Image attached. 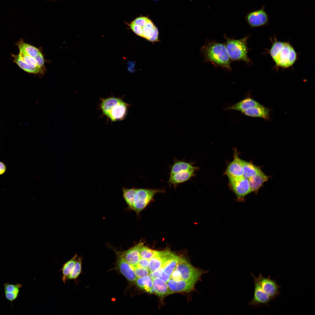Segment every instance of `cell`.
Here are the masks:
<instances>
[{
    "mask_svg": "<svg viewBox=\"0 0 315 315\" xmlns=\"http://www.w3.org/2000/svg\"><path fill=\"white\" fill-rule=\"evenodd\" d=\"M201 51L205 61L210 62L215 67L231 70L232 61L225 44L208 41L201 47Z\"/></svg>",
    "mask_w": 315,
    "mask_h": 315,
    "instance_id": "1",
    "label": "cell"
},
{
    "mask_svg": "<svg viewBox=\"0 0 315 315\" xmlns=\"http://www.w3.org/2000/svg\"><path fill=\"white\" fill-rule=\"evenodd\" d=\"M270 55L277 66L286 68L293 66L297 58V54L288 42L275 40L270 50Z\"/></svg>",
    "mask_w": 315,
    "mask_h": 315,
    "instance_id": "2",
    "label": "cell"
},
{
    "mask_svg": "<svg viewBox=\"0 0 315 315\" xmlns=\"http://www.w3.org/2000/svg\"><path fill=\"white\" fill-rule=\"evenodd\" d=\"M224 37L226 40L225 44L232 61H243L247 64L252 63L248 55L249 36L238 39L230 38L225 35Z\"/></svg>",
    "mask_w": 315,
    "mask_h": 315,
    "instance_id": "3",
    "label": "cell"
},
{
    "mask_svg": "<svg viewBox=\"0 0 315 315\" xmlns=\"http://www.w3.org/2000/svg\"><path fill=\"white\" fill-rule=\"evenodd\" d=\"M164 191L163 189H136L130 209L139 215L153 200L156 194Z\"/></svg>",
    "mask_w": 315,
    "mask_h": 315,
    "instance_id": "4",
    "label": "cell"
},
{
    "mask_svg": "<svg viewBox=\"0 0 315 315\" xmlns=\"http://www.w3.org/2000/svg\"><path fill=\"white\" fill-rule=\"evenodd\" d=\"M180 273L182 280L196 284L208 271L195 267L184 258L180 257L175 267Z\"/></svg>",
    "mask_w": 315,
    "mask_h": 315,
    "instance_id": "5",
    "label": "cell"
},
{
    "mask_svg": "<svg viewBox=\"0 0 315 315\" xmlns=\"http://www.w3.org/2000/svg\"><path fill=\"white\" fill-rule=\"evenodd\" d=\"M228 178L231 188L238 200L243 201L245 197L251 192L248 179L243 176Z\"/></svg>",
    "mask_w": 315,
    "mask_h": 315,
    "instance_id": "6",
    "label": "cell"
},
{
    "mask_svg": "<svg viewBox=\"0 0 315 315\" xmlns=\"http://www.w3.org/2000/svg\"><path fill=\"white\" fill-rule=\"evenodd\" d=\"M254 280L256 281L262 290L273 299L276 298L280 293V288L276 280L271 279L269 276L267 277L263 276L260 273L258 276H256L252 273Z\"/></svg>",
    "mask_w": 315,
    "mask_h": 315,
    "instance_id": "7",
    "label": "cell"
},
{
    "mask_svg": "<svg viewBox=\"0 0 315 315\" xmlns=\"http://www.w3.org/2000/svg\"><path fill=\"white\" fill-rule=\"evenodd\" d=\"M247 23L251 28L265 26L269 21V17L263 6L261 8L248 13L245 17Z\"/></svg>",
    "mask_w": 315,
    "mask_h": 315,
    "instance_id": "8",
    "label": "cell"
},
{
    "mask_svg": "<svg viewBox=\"0 0 315 315\" xmlns=\"http://www.w3.org/2000/svg\"><path fill=\"white\" fill-rule=\"evenodd\" d=\"M130 106L122 98L112 107L106 118L111 122L124 120L127 115Z\"/></svg>",
    "mask_w": 315,
    "mask_h": 315,
    "instance_id": "9",
    "label": "cell"
},
{
    "mask_svg": "<svg viewBox=\"0 0 315 315\" xmlns=\"http://www.w3.org/2000/svg\"><path fill=\"white\" fill-rule=\"evenodd\" d=\"M143 244L144 242L140 241L134 246L127 250L117 253L126 262L134 267L138 265L141 258L140 249Z\"/></svg>",
    "mask_w": 315,
    "mask_h": 315,
    "instance_id": "10",
    "label": "cell"
},
{
    "mask_svg": "<svg viewBox=\"0 0 315 315\" xmlns=\"http://www.w3.org/2000/svg\"><path fill=\"white\" fill-rule=\"evenodd\" d=\"M255 288L252 299L248 304V305L253 307H256L260 305L266 304L272 300V298L266 293L262 289L259 284L254 280Z\"/></svg>",
    "mask_w": 315,
    "mask_h": 315,
    "instance_id": "11",
    "label": "cell"
},
{
    "mask_svg": "<svg viewBox=\"0 0 315 315\" xmlns=\"http://www.w3.org/2000/svg\"><path fill=\"white\" fill-rule=\"evenodd\" d=\"M171 294L178 292H190L193 290L195 284L183 280L176 281L170 279L167 282Z\"/></svg>",
    "mask_w": 315,
    "mask_h": 315,
    "instance_id": "12",
    "label": "cell"
},
{
    "mask_svg": "<svg viewBox=\"0 0 315 315\" xmlns=\"http://www.w3.org/2000/svg\"><path fill=\"white\" fill-rule=\"evenodd\" d=\"M117 255V266L120 272L129 281H135L137 278L134 267L126 262L118 253Z\"/></svg>",
    "mask_w": 315,
    "mask_h": 315,
    "instance_id": "13",
    "label": "cell"
},
{
    "mask_svg": "<svg viewBox=\"0 0 315 315\" xmlns=\"http://www.w3.org/2000/svg\"><path fill=\"white\" fill-rule=\"evenodd\" d=\"M3 286L5 297L10 302L13 308V302L18 298L22 285L19 283L14 284L6 283L3 284Z\"/></svg>",
    "mask_w": 315,
    "mask_h": 315,
    "instance_id": "14",
    "label": "cell"
},
{
    "mask_svg": "<svg viewBox=\"0 0 315 315\" xmlns=\"http://www.w3.org/2000/svg\"><path fill=\"white\" fill-rule=\"evenodd\" d=\"M143 30L142 37L151 42L159 41V32L157 27L149 18Z\"/></svg>",
    "mask_w": 315,
    "mask_h": 315,
    "instance_id": "15",
    "label": "cell"
},
{
    "mask_svg": "<svg viewBox=\"0 0 315 315\" xmlns=\"http://www.w3.org/2000/svg\"><path fill=\"white\" fill-rule=\"evenodd\" d=\"M241 159L236 154L234 159L227 167L226 173L228 177H239L243 176V169Z\"/></svg>",
    "mask_w": 315,
    "mask_h": 315,
    "instance_id": "16",
    "label": "cell"
},
{
    "mask_svg": "<svg viewBox=\"0 0 315 315\" xmlns=\"http://www.w3.org/2000/svg\"><path fill=\"white\" fill-rule=\"evenodd\" d=\"M195 171H185L170 175L168 183L171 186H175L191 178L194 175Z\"/></svg>",
    "mask_w": 315,
    "mask_h": 315,
    "instance_id": "17",
    "label": "cell"
},
{
    "mask_svg": "<svg viewBox=\"0 0 315 315\" xmlns=\"http://www.w3.org/2000/svg\"><path fill=\"white\" fill-rule=\"evenodd\" d=\"M270 110L262 105L246 110L242 113L247 116L262 118L265 120L270 119Z\"/></svg>",
    "mask_w": 315,
    "mask_h": 315,
    "instance_id": "18",
    "label": "cell"
},
{
    "mask_svg": "<svg viewBox=\"0 0 315 315\" xmlns=\"http://www.w3.org/2000/svg\"><path fill=\"white\" fill-rule=\"evenodd\" d=\"M260 103L250 97H246L227 107V110H235L241 112L250 108L260 105Z\"/></svg>",
    "mask_w": 315,
    "mask_h": 315,
    "instance_id": "19",
    "label": "cell"
},
{
    "mask_svg": "<svg viewBox=\"0 0 315 315\" xmlns=\"http://www.w3.org/2000/svg\"><path fill=\"white\" fill-rule=\"evenodd\" d=\"M121 98L113 96L107 97L100 98L99 108L102 115L107 117L112 106L118 102Z\"/></svg>",
    "mask_w": 315,
    "mask_h": 315,
    "instance_id": "20",
    "label": "cell"
},
{
    "mask_svg": "<svg viewBox=\"0 0 315 315\" xmlns=\"http://www.w3.org/2000/svg\"><path fill=\"white\" fill-rule=\"evenodd\" d=\"M153 281V287L151 293H154L159 296L163 297L170 293L167 283L159 278Z\"/></svg>",
    "mask_w": 315,
    "mask_h": 315,
    "instance_id": "21",
    "label": "cell"
},
{
    "mask_svg": "<svg viewBox=\"0 0 315 315\" xmlns=\"http://www.w3.org/2000/svg\"><path fill=\"white\" fill-rule=\"evenodd\" d=\"M268 178V177L260 170L248 179L251 192L257 190Z\"/></svg>",
    "mask_w": 315,
    "mask_h": 315,
    "instance_id": "22",
    "label": "cell"
},
{
    "mask_svg": "<svg viewBox=\"0 0 315 315\" xmlns=\"http://www.w3.org/2000/svg\"><path fill=\"white\" fill-rule=\"evenodd\" d=\"M197 168L196 167L193 166L191 163L184 161L177 160L171 167L170 175L183 171H195Z\"/></svg>",
    "mask_w": 315,
    "mask_h": 315,
    "instance_id": "23",
    "label": "cell"
},
{
    "mask_svg": "<svg viewBox=\"0 0 315 315\" xmlns=\"http://www.w3.org/2000/svg\"><path fill=\"white\" fill-rule=\"evenodd\" d=\"M13 58V62L16 63L22 70L27 73L33 74L42 73L44 69L32 68L25 63L18 55L11 54Z\"/></svg>",
    "mask_w": 315,
    "mask_h": 315,
    "instance_id": "24",
    "label": "cell"
},
{
    "mask_svg": "<svg viewBox=\"0 0 315 315\" xmlns=\"http://www.w3.org/2000/svg\"><path fill=\"white\" fill-rule=\"evenodd\" d=\"M15 44L19 50H21L28 55L35 58L40 52L37 48L30 44L25 42L22 39H20Z\"/></svg>",
    "mask_w": 315,
    "mask_h": 315,
    "instance_id": "25",
    "label": "cell"
},
{
    "mask_svg": "<svg viewBox=\"0 0 315 315\" xmlns=\"http://www.w3.org/2000/svg\"><path fill=\"white\" fill-rule=\"evenodd\" d=\"M78 256L75 254L71 259L64 263L61 270L62 273V280L64 283L66 282L67 277L72 272L77 261Z\"/></svg>",
    "mask_w": 315,
    "mask_h": 315,
    "instance_id": "26",
    "label": "cell"
},
{
    "mask_svg": "<svg viewBox=\"0 0 315 315\" xmlns=\"http://www.w3.org/2000/svg\"><path fill=\"white\" fill-rule=\"evenodd\" d=\"M243 169V176L249 179L261 170L256 166L246 161L241 160Z\"/></svg>",
    "mask_w": 315,
    "mask_h": 315,
    "instance_id": "27",
    "label": "cell"
},
{
    "mask_svg": "<svg viewBox=\"0 0 315 315\" xmlns=\"http://www.w3.org/2000/svg\"><path fill=\"white\" fill-rule=\"evenodd\" d=\"M136 282L137 285L146 291L152 293L153 281L149 276L137 278Z\"/></svg>",
    "mask_w": 315,
    "mask_h": 315,
    "instance_id": "28",
    "label": "cell"
},
{
    "mask_svg": "<svg viewBox=\"0 0 315 315\" xmlns=\"http://www.w3.org/2000/svg\"><path fill=\"white\" fill-rule=\"evenodd\" d=\"M136 189L135 188L128 189L124 188L122 189L123 197L130 209L132 205Z\"/></svg>",
    "mask_w": 315,
    "mask_h": 315,
    "instance_id": "29",
    "label": "cell"
},
{
    "mask_svg": "<svg viewBox=\"0 0 315 315\" xmlns=\"http://www.w3.org/2000/svg\"><path fill=\"white\" fill-rule=\"evenodd\" d=\"M19 51L18 55L22 61L27 64L33 68L44 69L38 66L35 58L28 55L21 50H19Z\"/></svg>",
    "mask_w": 315,
    "mask_h": 315,
    "instance_id": "30",
    "label": "cell"
},
{
    "mask_svg": "<svg viewBox=\"0 0 315 315\" xmlns=\"http://www.w3.org/2000/svg\"><path fill=\"white\" fill-rule=\"evenodd\" d=\"M82 260L81 257H78L75 265L72 272L67 277L66 281L68 280H76L82 270Z\"/></svg>",
    "mask_w": 315,
    "mask_h": 315,
    "instance_id": "31",
    "label": "cell"
},
{
    "mask_svg": "<svg viewBox=\"0 0 315 315\" xmlns=\"http://www.w3.org/2000/svg\"><path fill=\"white\" fill-rule=\"evenodd\" d=\"M158 251L152 250L144 246V244L141 245L140 249L141 258L150 260L155 256Z\"/></svg>",
    "mask_w": 315,
    "mask_h": 315,
    "instance_id": "32",
    "label": "cell"
},
{
    "mask_svg": "<svg viewBox=\"0 0 315 315\" xmlns=\"http://www.w3.org/2000/svg\"><path fill=\"white\" fill-rule=\"evenodd\" d=\"M134 271L137 278L147 276L148 275V269L136 266L134 267Z\"/></svg>",
    "mask_w": 315,
    "mask_h": 315,
    "instance_id": "33",
    "label": "cell"
},
{
    "mask_svg": "<svg viewBox=\"0 0 315 315\" xmlns=\"http://www.w3.org/2000/svg\"><path fill=\"white\" fill-rule=\"evenodd\" d=\"M129 26L131 29L136 35L141 37L143 36V30L142 27L131 22L128 24Z\"/></svg>",
    "mask_w": 315,
    "mask_h": 315,
    "instance_id": "34",
    "label": "cell"
},
{
    "mask_svg": "<svg viewBox=\"0 0 315 315\" xmlns=\"http://www.w3.org/2000/svg\"><path fill=\"white\" fill-rule=\"evenodd\" d=\"M148 19L147 17L141 16L137 17L132 22L134 23L143 27L146 24Z\"/></svg>",
    "mask_w": 315,
    "mask_h": 315,
    "instance_id": "35",
    "label": "cell"
},
{
    "mask_svg": "<svg viewBox=\"0 0 315 315\" xmlns=\"http://www.w3.org/2000/svg\"><path fill=\"white\" fill-rule=\"evenodd\" d=\"M163 271V265L158 269L156 271L150 273L148 275L150 278L153 279L157 278H160L161 276Z\"/></svg>",
    "mask_w": 315,
    "mask_h": 315,
    "instance_id": "36",
    "label": "cell"
},
{
    "mask_svg": "<svg viewBox=\"0 0 315 315\" xmlns=\"http://www.w3.org/2000/svg\"><path fill=\"white\" fill-rule=\"evenodd\" d=\"M35 58L38 66L41 68L44 69V58L41 52Z\"/></svg>",
    "mask_w": 315,
    "mask_h": 315,
    "instance_id": "37",
    "label": "cell"
},
{
    "mask_svg": "<svg viewBox=\"0 0 315 315\" xmlns=\"http://www.w3.org/2000/svg\"><path fill=\"white\" fill-rule=\"evenodd\" d=\"M149 260L141 258L137 266L142 268H148L149 265Z\"/></svg>",
    "mask_w": 315,
    "mask_h": 315,
    "instance_id": "38",
    "label": "cell"
},
{
    "mask_svg": "<svg viewBox=\"0 0 315 315\" xmlns=\"http://www.w3.org/2000/svg\"><path fill=\"white\" fill-rule=\"evenodd\" d=\"M170 279H172L176 281L182 280L180 273L177 270H176L175 268L171 274L170 276Z\"/></svg>",
    "mask_w": 315,
    "mask_h": 315,
    "instance_id": "39",
    "label": "cell"
},
{
    "mask_svg": "<svg viewBox=\"0 0 315 315\" xmlns=\"http://www.w3.org/2000/svg\"><path fill=\"white\" fill-rule=\"evenodd\" d=\"M6 169V167L5 164L3 162L0 161V175L4 173Z\"/></svg>",
    "mask_w": 315,
    "mask_h": 315,
    "instance_id": "40",
    "label": "cell"
},
{
    "mask_svg": "<svg viewBox=\"0 0 315 315\" xmlns=\"http://www.w3.org/2000/svg\"><path fill=\"white\" fill-rule=\"evenodd\" d=\"M159 278L162 280L167 283L170 279V276L167 275L163 272Z\"/></svg>",
    "mask_w": 315,
    "mask_h": 315,
    "instance_id": "41",
    "label": "cell"
},
{
    "mask_svg": "<svg viewBox=\"0 0 315 315\" xmlns=\"http://www.w3.org/2000/svg\"><path fill=\"white\" fill-rule=\"evenodd\" d=\"M50 0V1H56V0Z\"/></svg>",
    "mask_w": 315,
    "mask_h": 315,
    "instance_id": "42",
    "label": "cell"
}]
</instances>
